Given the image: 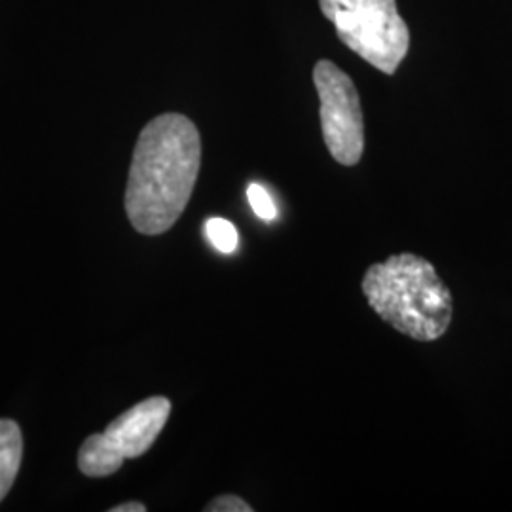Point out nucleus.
<instances>
[{"instance_id":"1","label":"nucleus","mask_w":512,"mask_h":512,"mask_svg":"<svg viewBox=\"0 0 512 512\" xmlns=\"http://www.w3.org/2000/svg\"><path fill=\"white\" fill-rule=\"evenodd\" d=\"M202 165L200 131L177 112L150 120L133 150L126 213L143 236L173 228L192 198Z\"/></svg>"},{"instance_id":"2","label":"nucleus","mask_w":512,"mask_h":512,"mask_svg":"<svg viewBox=\"0 0 512 512\" xmlns=\"http://www.w3.org/2000/svg\"><path fill=\"white\" fill-rule=\"evenodd\" d=\"M363 294L385 323L418 342L439 340L452 323L454 302L427 258L412 253L372 264Z\"/></svg>"},{"instance_id":"3","label":"nucleus","mask_w":512,"mask_h":512,"mask_svg":"<svg viewBox=\"0 0 512 512\" xmlns=\"http://www.w3.org/2000/svg\"><path fill=\"white\" fill-rule=\"evenodd\" d=\"M319 6L351 52L382 73H397L410 48L397 0H319Z\"/></svg>"},{"instance_id":"4","label":"nucleus","mask_w":512,"mask_h":512,"mask_svg":"<svg viewBox=\"0 0 512 512\" xmlns=\"http://www.w3.org/2000/svg\"><path fill=\"white\" fill-rule=\"evenodd\" d=\"M171 414L165 397H150L120 414L103 433L84 440L78 469L92 478L114 475L126 459L141 458L160 437Z\"/></svg>"},{"instance_id":"5","label":"nucleus","mask_w":512,"mask_h":512,"mask_svg":"<svg viewBox=\"0 0 512 512\" xmlns=\"http://www.w3.org/2000/svg\"><path fill=\"white\" fill-rule=\"evenodd\" d=\"M319 93L323 139L330 156L342 165L359 164L365 150V120L353 80L332 61L321 59L313 69Z\"/></svg>"},{"instance_id":"6","label":"nucleus","mask_w":512,"mask_h":512,"mask_svg":"<svg viewBox=\"0 0 512 512\" xmlns=\"http://www.w3.org/2000/svg\"><path fill=\"white\" fill-rule=\"evenodd\" d=\"M23 459V435L14 420H0V501L18 478Z\"/></svg>"},{"instance_id":"7","label":"nucleus","mask_w":512,"mask_h":512,"mask_svg":"<svg viewBox=\"0 0 512 512\" xmlns=\"http://www.w3.org/2000/svg\"><path fill=\"white\" fill-rule=\"evenodd\" d=\"M205 232H207L209 241L219 249L220 253L230 255L236 251L239 241L238 230L230 220L213 217V219L207 220Z\"/></svg>"},{"instance_id":"8","label":"nucleus","mask_w":512,"mask_h":512,"mask_svg":"<svg viewBox=\"0 0 512 512\" xmlns=\"http://www.w3.org/2000/svg\"><path fill=\"white\" fill-rule=\"evenodd\" d=\"M247 198H249L253 211H255L260 219L274 220L277 217V207H275L272 196L268 194V190L264 186L251 184L247 188Z\"/></svg>"},{"instance_id":"9","label":"nucleus","mask_w":512,"mask_h":512,"mask_svg":"<svg viewBox=\"0 0 512 512\" xmlns=\"http://www.w3.org/2000/svg\"><path fill=\"white\" fill-rule=\"evenodd\" d=\"M207 512H251L253 507L241 499L238 495H220L217 499H213L207 507Z\"/></svg>"},{"instance_id":"10","label":"nucleus","mask_w":512,"mask_h":512,"mask_svg":"<svg viewBox=\"0 0 512 512\" xmlns=\"http://www.w3.org/2000/svg\"><path fill=\"white\" fill-rule=\"evenodd\" d=\"M110 512H147V507L139 501H129V503L118 505V507H112Z\"/></svg>"}]
</instances>
